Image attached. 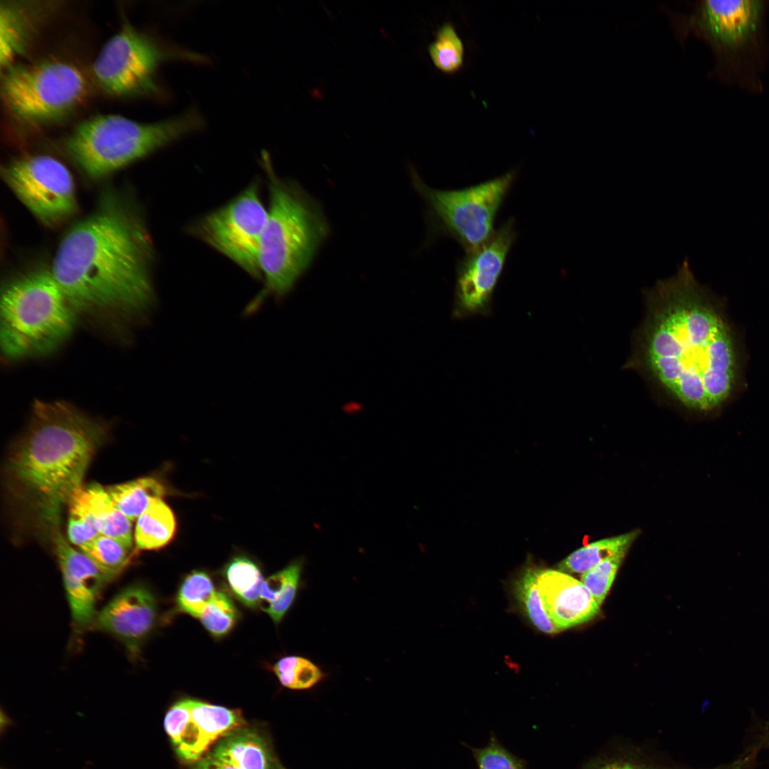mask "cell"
<instances>
[{"instance_id":"obj_29","label":"cell","mask_w":769,"mask_h":769,"mask_svg":"<svg viewBox=\"0 0 769 769\" xmlns=\"http://www.w3.org/2000/svg\"><path fill=\"white\" fill-rule=\"evenodd\" d=\"M273 671L280 683L292 690H308L320 682L325 677L321 669L310 659L296 655L286 656L279 659Z\"/></svg>"},{"instance_id":"obj_31","label":"cell","mask_w":769,"mask_h":769,"mask_svg":"<svg viewBox=\"0 0 769 769\" xmlns=\"http://www.w3.org/2000/svg\"><path fill=\"white\" fill-rule=\"evenodd\" d=\"M216 592L211 579L206 572L193 571L183 580L177 602L182 612L197 618Z\"/></svg>"},{"instance_id":"obj_6","label":"cell","mask_w":769,"mask_h":769,"mask_svg":"<svg viewBox=\"0 0 769 769\" xmlns=\"http://www.w3.org/2000/svg\"><path fill=\"white\" fill-rule=\"evenodd\" d=\"M75 310L51 271H35L13 281L1 299L3 352L19 358L51 352L72 331Z\"/></svg>"},{"instance_id":"obj_11","label":"cell","mask_w":769,"mask_h":769,"mask_svg":"<svg viewBox=\"0 0 769 769\" xmlns=\"http://www.w3.org/2000/svg\"><path fill=\"white\" fill-rule=\"evenodd\" d=\"M2 174L17 198L46 225L63 222L77 210L72 174L53 157L33 155L17 158L4 167Z\"/></svg>"},{"instance_id":"obj_16","label":"cell","mask_w":769,"mask_h":769,"mask_svg":"<svg viewBox=\"0 0 769 769\" xmlns=\"http://www.w3.org/2000/svg\"><path fill=\"white\" fill-rule=\"evenodd\" d=\"M535 572L545 608L560 631L587 622L599 613L600 605L581 581L560 570Z\"/></svg>"},{"instance_id":"obj_10","label":"cell","mask_w":769,"mask_h":769,"mask_svg":"<svg viewBox=\"0 0 769 769\" xmlns=\"http://www.w3.org/2000/svg\"><path fill=\"white\" fill-rule=\"evenodd\" d=\"M172 56L183 57L169 54L124 21L94 60L93 77L103 91L113 96L149 95L157 90L155 74L158 66Z\"/></svg>"},{"instance_id":"obj_5","label":"cell","mask_w":769,"mask_h":769,"mask_svg":"<svg viewBox=\"0 0 769 769\" xmlns=\"http://www.w3.org/2000/svg\"><path fill=\"white\" fill-rule=\"evenodd\" d=\"M204 120L196 109L155 122L115 114L92 116L78 124L64 141L66 153L93 179L104 177L193 131Z\"/></svg>"},{"instance_id":"obj_4","label":"cell","mask_w":769,"mask_h":769,"mask_svg":"<svg viewBox=\"0 0 769 769\" xmlns=\"http://www.w3.org/2000/svg\"><path fill=\"white\" fill-rule=\"evenodd\" d=\"M269 207L258 263L266 292L283 296L307 269L328 233L319 205L295 182L278 177L268 156L262 158Z\"/></svg>"},{"instance_id":"obj_18","label":"cell","mask_w":769,"mask_h":769,"mask_svg":"<svg viewBox=\"0 0 769 769\" xmlns=\"http://www.w3.org/2000/svg\"><path fill=\"white\" fill-rule=\"evenodd\" d=\"M209 755L238 769H286L265 738L251 728L230 731Z\"/></svg>"},{"instance_id":"obj_21","label":"cell","mask_w":769,"mask_h":769,"mask_svg":"<svg viewBox=\"0 0 769 769\" xmlns=\"http://www.w3.org/2000/svg\"><path fill=\"white\" fill-rule=\"evenodd\" d=\"M118 509L132 522L137 520L157 499L167 493L164 485L154 477H142L105 487Z\"/></svg>"},{"instance_id":"obj_30","label":"cell","mask_w":769,"mask_h":769,"mask_svg":"<svg viewBox=\"0 0 769 769\" xmlns=\"http://www.w3.org/2000/svg\"><path fill=\"white\" fill-rule=\"evenodd\" d=\"M429 52L435 66L444 73H454L463 65L464 44L451 23H444L439 28Z\"/></svg>"},{"instance_id":"obj_13","label":"cell","mask_w":769,"mask_h":769,"mask_svg":"<svg viewBox=\"0 0 769 769\" xmlns=\"http://www.w3.org/2000/svg\"><path fill=\"white\" fill-rule=\"evenodd\" d=\"M763 8L760 0H704L689 16L669 13L680 40L693 31L717 48L736 50L754 34Z\"/></svg>"},{"instance_id":"obj_25","label":"cell","mask_w":769,"mask_h":769,"mask_svg":"<svg viewBox=\"0 0 769 769\" xmlns=\"http://www.w3.org/2000/svg\"><path fill=\"white\" fill-rule=\"evenodd\" d=\"M225 577L230 589L243 604L250 607L259 604L264 580L255 563L244 557L235 558L227 565Z\"/></svg>"},{"instance_id":"obj_32","label":"cell","mask_w":769,"mask_h":769,"mask_svg":"<svg viewBox=\"0 0 769 769\" xmlns=\"http://www.w3.org/2000/svg\"><path fill=\"white\" fill-rule=\"evenodd\" d=\"M237 617L236 609L231 599L224 592L216 591L197 619L213 636L220 637L233 629Z\"/></svg>"},{"instance_id":"obj_35","label":"cell","mask_w":769,"mask_h":769,"mask_svg":"<svg viewBox=\"0 0 769 769\" xmlns=\"http://www.w3.org/2000/svg\"><path fill=\"white\" fill-rule=\"evenodd\" d=\"M587 769H687L633 755H619L592 763Z\"/></svg>"},{"instance_id":"obj_23","label":"cell","mask_w":769,"mask_h":769,"mask_svg":"<svg viewBox=\"0 0 769 769\" xmlns=\"http://www.w3.org/2000/svg\"><path fill=\"white\" fill-rule=\"evenodd\" d=\"M187 701L192 719L206 749L214 741L244 723L237 711L194 699H187Z\"/></svg>"},{"instance_id":"obj_34","label":"cell","mask_w":769,"mask_h":769,"mask_svg":"<svg viewBox=\"0 0 769 769\" xmlns=\"http://www.w3.org/2000/svg\"><path fill=\"white\" fill-rule=\"evenodd\" d=\"M472 753L479 769H525L519 759L493 738L483 748H473Z\"/></svg>"},{"instance_id":"obj_17","label":"cell","mask_w":769,"mask_h":769,"mask_svg":"<svg viewBox=\"0 0 769 769\" xmlns=\"http://www.w3.org/2000/svg\"><path fill=\"white\" fill-rule=\"evenodd\" d=\"M48 6L30 2L1 1L0 64L1 69L15 63L28 50Z\"/></svg>"},{"instance_id":"obj_15","label":"cell","mask_w":769,"mask_h":769,"mask_svg":"<svg viewBox=\"0 0 769 769\" xmlns=\"http://www.w3.org/2000/svg\"><path fill=\"white\" fill-rule=\"evenodd\" d=\"M51 539L73 619L80 627H84L94 620L98 595L105 584L113 579L85 553L72 547L61 530Z\"/></svg>"},{"instance_id":"obj_2","label":"cell","mask_w":769,"mask_h":769,"mask_svg":"<svg viewBox=\"0 0 769 769\" xmlns=\"http://www.w3.org/2000/svg\"><path fill=\"white\" fill-rule=\"evenodd\" d=\"M152 258L144 223L108 199L63 236L50 271L75 310L132 312L152 302Z\"/></svg>"},{"instance_id":"obj_7","label":"cell","mask_w":769,"mask_h":769,"mask_svg":"<svg viewBox=\"0 0 769 769\" xmlns=\"http://www.w3.org/2000/svg\"><path fill=\"white\" fill-rule=\"evenodd\" d=\"M88 82L83 72L65 60L49 58L13 63L1 69V95L7 110L22 122H56L85 98Z\"/></svg>"},{"instance_id":"obj_36","label":"cell","mask_w":769,"mask_h":769,"mask_svg":"<svg viewBox=\"0 0 769 769\" xmlns=\"http://www.w3.org/2000/svg\"><path fill=\"white\" fill-rule=\"evenodd\" d=\"M190 769H238L210 755L202 758Z\"/></svg>"},{"instance_id":"obj_8","label":"cell","mask_w":769,"mask_h":769,"mask_svg":"<svg viewBox=\"0 0 769 769\" xmlns=\"http://www.w3.org/2000/svg\"><path fill=\"white\" fill-rule=\"evenodd\" d=\"M516 177V171L456 190L427 186L414 173L413 182L428 206L436 229L471 252L493 234L496 214Z\"/></svg>"},{"instance_id":"obj_24","label":"cell","mask_w":769,"mask_h":769,"mask_svg":"<svg viewBox=\"0 0 769 769\" xmlns=\"http://www.w3.org/2000/svg\"><path fill=\"white\" fill-rule=\"evenodd\" d=\"M639 534L635 530L614 537L603 538L572 552L558 567L565 573L584 574L608 557L628 550Z\"/></svg>"},{"instance_id":"obj_19","label":"cell","mask_w":769,"mask_h":769,"mask_svg":"<svg viewBox=\"0 0 769 769\" xmlns=\"http://www.w3.org/2000/svg\"><path fill=\"white\" fill-rule=\"evenodd\" d=\"M302 567V562L295 560L263 580L258 605L274 622H280L293 605L300 586Z\"/></svg>"},{"instance_id":"obj_27","label":"cell","mask_w":769,"mask_h":769,"mask_svg":"<svg viewBox=\"0 0 769 769\" xmlns=\"http://www.w3.org/2000/svg\"><path fill=\"white\" fill-rule=\"evenodd\" d=\"M68 507V538L80 547L100 535L86 487H81L70 498Z\"/></svg>"},{"instance_id":"obj_33","label":"cell","mask_w":769,"mask_h":769,"mask_svg":"<svg viewBox=\"0 0 769 769\" xmlns=\"http://www.w3.org/2000/svg\"><path fill=\"white\" fill-rule=\"evenodd\" d=\"M628 550L608 557L582 575L581 582L588 589L596 602L601 605L605 600L617 572Z\"/></svg>"},{"instance_id":"obj_20","label":"cell","mask_w":769,"mask_h":769,"mask_svg":"<svg viewBox=\"0 0 769 769\" xmlns=\"http://www.w3.org/2000/svg\"><path fill=\"white\" fill-rule=\"evenodd\" d=\"M177 530L175 516L163 499L153 501L137 519L134 540L140 550H157L168 545Z\"/></svg>"},{"instance_id":"obj_9","label":"cell","mask_w":769,"mask_h":769,"mask_svg":"<svg viewBox=\"0 0 769 769\" xmlns=\"http://www.w3.org/2000/svg\"><path fill=\"white\" fill-rule=\"evenodd\" d=\"M259 194L258 184L255 182L189 228V233L256 279L262 278L258 253L268 216Z\"/></svg>"},{"instance_id":"obj_1","label":"cell","mask_w":769,"mask_h":769,"mask_svg":"<svg viewBox=\"0 0 769 769\" xmlns=\"http://www.w3.org/2000/svg\"><path fill=\"white\" fill-rule=\"evenodd\" d=\"M646 312L634 365L676 403L709 412L729 397L736 357L728 325L686 259L644 291Z\"/></svg>"},{"instance_id":"obj_12","label":"cell","mask_w":769,"mask_h":769,"mask_svg":"<svg viewBox=\"0 0 769 769\" xmlns=\"http://www.w3.org/2000/svg\"><path fill=\"white\" fill-rule=\"evenodd\" d=\"M513 219L504 222L478 249L466 253L456 266L454 313L469 316L488 310L493 293L516 239Z\"/></svg>"},{"instance_id":"obj_3","label":"cell","mask_w":769,"mask_h":769,"mask_svg":"<svg viewBox=\"0 0 769 769\" xmlns=\"http://www.w3.org/2000/svg\"><path fill=\"white\" fill-rule=\"evenodd\" d=\"M101 422L63 402L36 400L6 464V484L22 512L46 535L61 530V513L81 487L106 438Z\"/></svg>"},{"instance_id":"obj_26","label":"cell","mask_w":769,"mask_h":769,"mask_svg":"<svg viewBox=\"0 0 769 769\" xmlns=\"http://www.w3.org/2000/svg\"><path fill=\"white\" fill-rule=\"evenodd\" d=\"M78 548L112 579L125 568L134 553L133 548L103 535Z\"/></svg>"},{"instance_id":"obj_22","label":"cell","mask_w":769,"mask_h":769,"mask_svg":"<svg viewBox=\"0 0 769 769\" xmlns=\"http://www.w3.org/2000/svg\"><path fill=\"white\" fill-rule=\"evenodd\" d=\"M86 488L100 534L133 548L132 522L115 506L105 487L93 483Z\"/></svg>"},{"instance_id":"obj_14","label":"cell","mask_w":769,"mask_h":769,"mask_svg":"<svg viewBox=\"0 0 769 769\" xmlns=\"http://www.w3.org/2000/svg\"><path fill=\"white\" fill-rule=\"evenodd\" d=\"M157 611L152 593L145 586L135 584L113 597L93 621L98 629L117 638L136 656L154 628Z\"/></svg>"},{"instance_id":"obj_28","label":"cell","mask_w":769,"mask_h":769,"mask_svg":"<svg viewBox=\"0 0 769 769\" xmlns=\"http://www.w3.org/2000/svg\"><path fill=\"white\" fill-rule=\"evenodd\" d=\"M515 588L525 614L537 629L549 634L560 632L545 608L537 585L535 569H527L516 582Z\"/></svg>"}]
</instances>
